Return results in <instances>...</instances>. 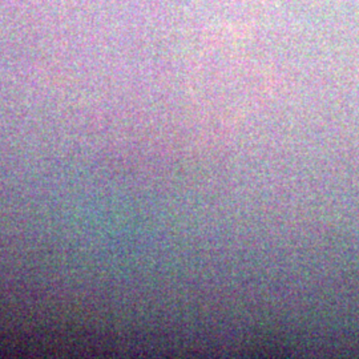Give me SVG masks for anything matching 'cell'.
Segmentation results:
<instances>
[{
  "label": "cell",
  "instance_id": "cell-2",
  "mask_svg": "<svg viewBox=\"0 0 359 359\" xmlns=\"http://www.w3.org/2000/svg\"><path fill=\"white\" fill-rule=\"evenodd\" d=\"M264 0H225V4L231 8H257Z\"/></svg>",
  "mask_w": 359,
  "mask_h": 359
},
{
  "label": "cell",
  "instance_id": "cell-1",
  "mask_svg": "<svg viewBox=\"0 0 359 359\" xmlns=\"http://www.w3.org/2000/svg\"><path fill=\"white\" fill-rule=\"evenodd\" d=\"M269 87L268 69L233 39L219 38L193 68V102L208 128L222 132L249 115Z\"/></svg>",
  "mask_w": 359,
  "mask_h": 359
}]
</instances>
